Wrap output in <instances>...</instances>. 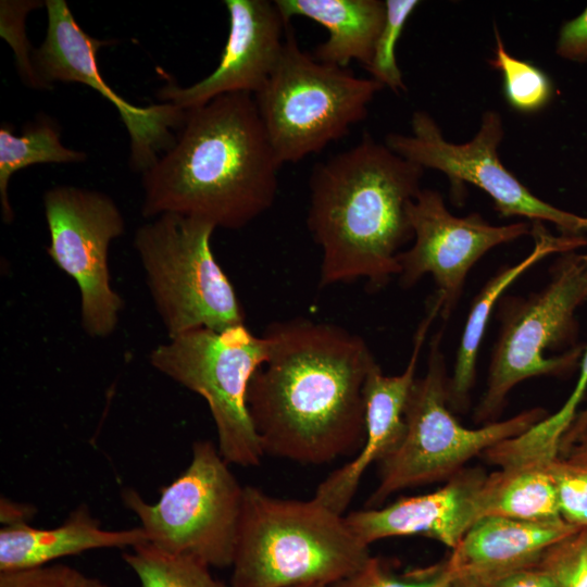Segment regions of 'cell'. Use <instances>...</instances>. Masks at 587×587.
Instances as JSON below:
<instances>
[{
	"instance_id": "1",
	"label": "cell",
	"mask_w": 587,
	"mask_h": 587,
	"mask_svg": "<svg viewBox=\"0 0 587 587\" xmlns=\"http://www.w3.org/2000/svg\"><path fill=\"white\" fill-rule=\"evenodd\" d=\"M270 352L247 407L264 454L320 465L355 455L365 438L364 385L376 362L366 341L304 317L270 325Z\"/></svg>"
},
{
	"instance_id": "2",
	"label": "cell",
	"mask_w": 587,
	"mask_h": 587,
	"mask_svg": "<svg viewBox=\"0 0 587 587\" xmlns=\"http://www.w3.org/2000/svg\"><path fill=\"white\" fill-rule=\"evenodd\" d=\"M185 111L173 145L142 173V216L247 226L273 205L282 166L253 95L226 93Z\"/></svg>"
},
{
	"instance_id": "3",
	"label": "cell",
	"mask_w": 587,
	"mask_h": 587,
	"mask_svg": "<svg viewBox=\"0 0 587 587\" xmlns=\"http://www.w3.org/2000/svg\"><path fill=\"white\" fill-rule=\"evenodd\" d=\"M424 168L370 134L315 164L307 225L320 246V287L365 278L373 288L398 276V255L413 239L409 205Z\"/></svg>"
},
{
	"instance_id": "4",
	"label": "cell",
	"mask_w": 587,
	"mask_h": 587,
	"mask_svg": "<svg viewBox=\"0 0 587 587\" xmlns=\"http://www.w3.org/2000/svg\"><path fill=\"white\" fill-rule=\"evenodd\" d=\"M369 545L312 498L282 499L245 486L230 587L329 586L359 570Z\"/></svg>"
},
{
	"instance_id": "5",
	"label": "cell",
	"mask_w": 587,
	"mask_h": 587,
	"mask_svg": "<svg viewBox=\"0 0 587 587\" xmlns=\"http://www.w3.org/2000/svg\"><path fill=\"white\" fill-rule=\"evenodd\" d=\"M586 302L587 247L558 254L550 279L539 291L500 298V330L475 421H496L517 384L536 376L565 375L579 366L585 347L576 342V311Z\"/></svg>"
},
{
	"instance_id": "6",
	"label": "cell",
	"mask_w": 587,
	"mask_h": 587,
	"mask_svg": "<svg viewBox=\"0 0 587 587\" xmlns=\"http://www.w3.org/2000/svg\"><path fill=\"white\" fill-rule=\"evenodd\" d=\"M442 330L430 339L425 374L416 378L405 405V429L398 446L377 464L378 484L366 507L377 508L392 494L448 480L474 457L516 437L548 414L541 408L477 428L463 426L449 405V376Z\"/></svg>"
},
{
	"instance_id": "7",
	"label": "cell",
	"mask_w": 587,
	"mask_h": 587,
	"mask_svg": "<svg viewBox=\"0 0 587 587\" xmlns=\"http://www.w3.org/2000/svg\"><path fill=\"white\" fill-rule=\"evenodd\" d=\"M385 87L301 50L289 25L280 58L254 101L280 165L347 136Z\"/></svg>"
},
{
	"instance_id": "8",
	"label": "cell",
	"mask_w": 587,
	"mask_h": 587,
	"mask_svg": "<svg viewBox=\"0 0 587 587\" xmlns=\"http://www.w3.org/2000/svg\"><path fill=\"white\" fill-rule=\"evenodd\" d=\"M214 230L209 222L175 213L161 214L136 230L134 247L168 338L245 324L235 288L211 249Z\"/></svg>"
},
{
	"instance_id": "9",
	"label": "cell",
	"mask_w": 587,
	"mask_h": 587,
	"mask_svg": "<svg viewBox=\"0 0 587 587\" xmlns=\"http://www.w3.org/2000/svg\"><path fill=\"white\" fill-rule=\"evenodd\" d=\"M243 492L217 447L198 440L189 465L162 488L157 502H147L130 488L122 498L139 519L149 544L209 567L225 569L235 559Z\"/></svg>"
},
{
	"instance_id": "10",
	"label": "cell",
	"mask_w": 587,
	"mask_h": 587,
	"mask_svg": "<svg viewBox=\"0 0 587 587\" xmlns=\"http://www.w3.org/2000/svg\"><path fill=\"white\" fill-rule=\"evenodd\" d=\"M268 352V337L242 324L177 335L155 347L149 359L160 373L207 401L221 455L228 464L249 467L259 465L264 452L248 411L247 390Z\"/></svg>"
},
{
	"instance_id": "11",
	"label": "cell",
	"mask_w": 587,
	"mask_h": 587,
	"mask_svg": "<svg viewBox=\"0 0 587 587\" xmlns=\"http://www.w3.org/2000/svg\"><path fill=\"white\" fill-rule=\"evenodd\" d=\"M503 137L502 117L494 110L484 112L479 129L464 143L446 140L427 112L415 111L411 118V134H387L385 145L424 170L444 173L453 190L460 191L465 184L482 189L503 217L521 216L533 223L549 222L563 235H586L587 216L541 200L502 164L498 148Z\"/></svg>"
},
{
	"instance_id": "12",
	"label": "cell",
	"mask_w": 587,
	"mask_h": 587,
	"mask_svg": "<svg viewBox=\"0 0 587 587\" xmlns=\"http://www.w3.org/2000/svg\"><path fill=\"white\" fill-rule=\"evenodd\" d=\"M50 242L47 253L80 294V323L92 338L116 328L124 301L111 286L109 249L125 221L114 200L100 191L55 186L43 195Z\"/></svg>"
},
{
	"instance_id": "13",
	"label": "cell",
	"mask_w": 587,
	"mask_h": 587,
	"mask_svg": "<svg viewBox=\"0 0 587 587\" xmlns=\"http://www.w3.org/2000/svg\"><path fill=\"white\" fill-rule=\"evenodd\" d=\"M45 7L46 37L33 52L43 89H51L55 82L80 83L103 96L115 107L128 132L130 167L142 174L173 145L186 111L168 102L136 107L122 98L103 79L97 62L98 51L110 41L89 36L65 0H48Z\"/></svg>"
},
{
	"instance_id": "14",
	"label": "cell",
	"mask_w": 587,
	"mask_h": 587,
	"mask_svg": "<svg viewBox=\"0 0 587 587\" xmlns=\"http://www.w3.org/2000/svg\"><path fill=\"white\" fill-rule=\"evenodd\" d=\"M408 213L414 241L398 255L400 285L411 288L432 275L445 321L457 308L475 263L492 248L532 234L527 222L492 225L479 213L455 216L433 189H421Z\"/></svg>"
},
{
	"instance_id": "15",
	"label": "cell",
	"mask_w": 587,
	"mask_h": 587,
	"mask_svg": "<svg viewBox=\"0 0 587 587\" xmlns=\"http://www.w3.org/2000/svg\"><path fill=\"white\" fill-rule=\"evenodd\" d=\"M229 28L215 70L203 79L180 87L168 83L158 91L161 102L188 110L226 93L259 92L280 58L287 27L275 1L225 0Z\"/></svg>"
},
{
	"instance_id": "16",
	"label": "cell",
	"mask_w": 587,
	"mask_h": 587,
	"mask_svg": "<svg viewBox=\"0 0 587 587\" xmlns=\"http://www.w3.org/2000/svg\"><path fill=\"white\" fill-rule=\"evenodd\" d=\"M440 301L433 294L426 312L413 336L412 351L405 369L397 375H385L377 362L370 369L364 385L365 438L353 459L333 471L315 490L314 499L344 515L369 469L391 452L403 437L404 411L422 348L429 328L440 314Z\"/></svg>"
},
{
	"instance_id": "17",
	"label": "cell",
	"mask_w": 587,
	"mask_h": 587,
	"mask_svg": "<svg viewBox=\"0 0 587 587\" xmlns=\"http://www.w3.org/2000/svg\"><path fill=\"white\" fill-rule=\"evenodd\" d=\"M488 474L463 469L435 491L398 499L382 507L353 511L348 525L366 545L408 535H423L455 549L471 526L484 516Z\"/></svg>"
},
{
	"instance_id": "18",
	"label": "cell",
	"mask_w": 587,
	"mask_h": 587,
	"mask_svg": "<svg viewBox=\"0 0 587 587\" xmlns=\"http://www.w3.org/2000/svg\"><path fill=\"white\" fill-rule=\"evenodd\" d=\"M579 530L562 519L526 521L485 515L471 526L448 560L458 576L487 583L539 562L551 547Z\"/></svg>"
},
{
	"instance_id": "19",
	"label": "cell",
	"mask_w": 587,
	"mask_h": 587,
	"mask_svg": "<svg viewBox=\"0 0 587 587\" xmlns=\"http://www.w3.org/2000/svg\"><path fill=\"white\" fill-rule=\"evenodd\" d=\"M147 542L141 527L105 529L87 505L80 504L53 528H37L28 523L1 527L0 572L38 567L88 550L134 548Z\"/></svg>"
},
{
	"instance_id": "20",
	"label": "cell",
	"mask_w": 587,
	"mask_h": 587,
	"mask_svg": "<svg viewBox=\"0 0 587 587\" xmlns=\"http://www.w3.org/2000/svg\"><path fill=\"white\" fill-rule=\"evenodd\" d=\"M534 248L516 264L501 268L474 298L449 377V405L455 411L466 409L475 383L476 363L488 321L503 292L523 273L551 254L579 250L587 247V236L552 235L540 222L532 223Z\"/></svg>"
},
{
	"instance_id": "21",
	"label": "cell",
	"mask_w": 587,
	"mask_h": 587,
	"mask_svg": "<svg viewBox=\"0 0 587 587\" xmlns=\"http://www.w3.org/2000/svg\"><path fill=\"white\" fill-rule=\"evenodd\" d=\"M287 22L303 16L324 26L328 37L313 57L320 62L348 67L357 61L371 63L374 47L386 16L380 0H275Z\"/></svg>"
},
{
	"instance_id": "22",
	"label": "cell",
	"mask_w": 587,
	"mask_h": 587,
	"mask_svg": "<svg viewBox=\"0 0 587 587\" xmlns=\"http://www.w3.org/2000/svg\"><path fill=\"white\" fill-rule=\"evenodd\" d=\"M549 464H524L488 474L484 489V516L526 521L561 519Z\"/></svg>"
},
{
	"instance_id": "23",
	"label": "cell",
	"mask_w": 587,
	"mask_h": 587,
	"mask_svg": "<svg viewBox=\"0 0 587 587\" xmlns=\"http://www.w3.org/2000/svg\"><path fill=\"white\" fill-rule=\"evenodd\" d=\"M87 160L84 151L73 150L61 142L58 126L50 118H40L14 134L12 125L0 127V202L4 223L10 224L14 212L9 201L8 187L13 174L34 164L82 163Z\"/></svg>"
},
{
	"instance_id": "24",
	"label": "cell",
	"mask_w": 587,
	"mask_h": 587,
	"mask_svg": "<svg viewBox=\"0 0 587 587\" xmlns=\"http://www.w3.org/2000/svg\"><path fill=\"white\" fill-rule=\"evenodd\" d=\"M123 559L140 587H230L215 578L202 562L165 552L149 542L132 548Z\"/></svg>"
},
{
	"instance_id": "25",
	"label": "cell",
	"mask_w": 587,
	"mask_h": 587,
	"mask_svg": "<svg viewBox=\"0 0 587 587\" xmlns=\"http://www.w3.org/2000/svg\"><path fill=\"white\" fill-rule=\"evenodd\" d=\"M494 34L496 46L489 64L502 75V88L507 102L521 113H535L542 110L553 96L550 77L533 63L510 54L496 25Z\"/></svg>"
},
{
	"instance_id": "26",
	"label": "cell",
	"mask_w": 587,
	"mask_h": 587,
	"mask_svg": "<svg viewBox=\"0 0 587 587\" xmlns=\"http://www.w3.org/2000/svg\"><path fill=\"white\" fill-rule=\"evenodd\" d=\"M417 0H386L385 22L376 40L371 63L365 68L372 78L399 93L407 90L396 58V47L403 27L419 7Z\"/></svg>"
},
{
	"instance_id": "27",
	"label": "cell",
	"mask_w": 587,
	"mask_h": 587,
	"mask_svg": "<svg viewBox=\"0 0 587 587\" xmlns=\"http://www.w3.org/2000/svg\"><path fill=\"white\" fill-rule=\"evenodd\" d=\"M457 576L448 559L398 574L379 558L371 555L354 573L327 587H451Z\"/></svg>"
},
{
	"instance_id": "28",
	"label": "cell",
	"mask_w": 587,
	"mask_h": 587,
	"mask_svg": "<svg viewBox=\"0 0 587 587\" xmlns=\"http://www.w3.org/2000/svg\"><path fill=\"white\" fill-rule=\"evenodd\" d=\"M563 521L587 528V462L558 457L549 464Z\"/></svg>"
},
{
	"instance_id": "29",
	"label": "cell",
	"mask_w": 587,
	"mask_h": 587,
	"mask_svg": "<svg viewBox=\"0 0 587 587\" xmlns=\"http://www.w3.org/2000/svg\"><path fill=\"white\" fill-rule=\"evenodd\" d=\"M45 5L41 1L0 2V34L15 53L16 66L25 84L35 89H43L33 64V52L25 34V17L29 11Z\"/></svg>"
},
{
	"instance_id": "30",
	"label": "cell",
	"mask_w": 587,
	"mask_h": 587,
	"mask_svg": "<svg viewBox=\"0 0 587 587\" xmlns=\"http://www.w3.org/2000/svg\"><path fill=\"white\" fill-rule=\"evenodd\" d=\"M0 587H109L97 577L64 564L0 572Z\"/></svg>"
},
{
	"instance_id": "31",
	"label": "cell",
	"mask_w": 587,
	"mask_h": 587,
	"mask_svg": "<svg viewBox=\"0 0 587 587\" xmlns=\"http://www.w3.org/2000/svg\"><path fill=\"white\" fill-rule=\"evenodd\" d=\"M541 560L555 574L559 587H587V535L585 528L551 547Z\"/></svg>"
},
{
	"instance_id": "32",
	"label": "cell",
	"mask_w": 587,
	"mask_h": 587,
	"mask_svg": "<svg viewBox=\"0 0 587 587\" xmlns=\"http://www.w3.org/2000/svg\"><path fill=\"white\" fill-rule=\"evenodd\" d=\"M557 54L567 61L587 62V7L561 26L555 43Z\"/></svg>"
},
{
	"instance_id": "33",
	"label": "cell",
	"mask_w": 587,
	"mask_h": 587,
	"mask_svg": "<svg viewBox=\"0 0 587 587\" xmlns=\"http://www.w3.org/2000/svg\"><path fill=\"white\" fill-rule=\"evenodd\" d=\"M484 584L487 587H559L555 574L542 560L504 573Z\"/></svg>"
},
{
	"instance_id": "34",
	"label": "cell",
	"mask_w": 587,
	"mask_h": 587,
	"mask_svg": "<svg viewBox=\"0 0 587 587\" xmlns=\"http://www.w3.org/2000/svg\"><path fill=\"white\" fill-rule=\"evenodd\" d=\"M34 513L35 510L29 504L17 503L7 498H1L0 519L4 526L28 523Z\"/></svg>"
},
{
	"instance_id": "35",
	"label": "cell",
	"mask_w": 587,
	"mask_h": 587,
	"mask_svg": "<svg viewBox=\"0 0 587 587\" xmlns=\"http://www.w3.org/2000/svg\"><path fill=\"white\" fill-rule=\"evenodd\" d=\"M587 429V408L582 411H578L573 423L571 424L567 432L564 434L561 444L560 451L563 452L574 442L576 437Z\"/></svg>"
},
{
	"instance_id": "36",
	"label": "cell",
	"mask_w": 587,
	"mask_h": 587,
	"mask_svg": "<svg viewBox=\"0 0 587 587\" xmlns=\"http://www.w3.org/2000/svg\"><path fill=\"white\" fill-rule=\"evenodd\" d=\"M560 457L587 462V429L580 433L571 447Z\"/></svg>"
},
{
	"instance_id": "37",
	"label": "cell",
	"mask_w": 587,
	"mask_h": 587,
	"mask_svg": "<svg viewBox=\"0 0 587 587\" xmlns=\"http://www.w3.org/2000/svg\"><path fill=\"white\" fill-rule=\"evenodd\" d=\"M451 587H487L484 583L465 576H457Z\"/></svg>"
},
{
	"instance_id": "38",
	"label": "cell",
	"mask_w": 587,
	"mask_h": 587,
	"mask_svg": "<svg viewBox=\"0 0 587 587\" xmlns=\"http://www.w3.org/2000/svg\"><path fill=\"white\" fill-rule=\"evenodd\" d=\"M578 379L583 383H587V346L584 348L583 355L579 362Z\"/></svg>"
},
{
	"instance_id": "39",
	"label": "cell",
	"mask_w": 587,
	"mask_h": 587,
	"mask_svg": "<svg viewBox=\"0 0 587 587\" xmlns=\"http://www.w3.org/2000/svg\"><path fill=\"white\" fill-rule=\"evenodd\" d=\"M299 587H326L324 585H305V586H299Z\"/></svg>"
},
{
	"instance_id": "40",
	"label": "cell",
	"mask_w": 587,
	"mask_h": 587,
	"mask_svg": "<svg viewBox=\"0 0 587 587\" xmlns=\"http://www.w3.org/2000/svg\"><path fill=\"white\" fill-rule=\"evenodd\" d=\"M585 530H586V535H587V528H585Z\"/></svg>"
}]
</instances>
